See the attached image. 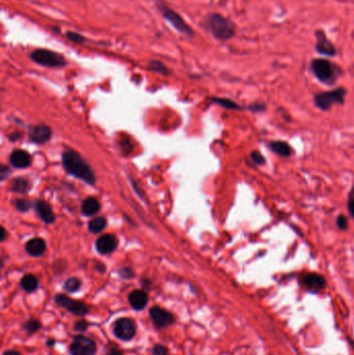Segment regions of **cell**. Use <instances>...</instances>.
<instances>
[{"instance_id":"cell-7","label":"cell","mask_w":354,"mask_h":355,"mask_svg":"<svg viewBox=\"0 0 354 355\" xmlns=\"http://www.w3.org/2000/svg\"><path fill=\"white\" fill-rule=\"evenodd\" d=\"M137 325L135 320L128 318V317H121L116 319L113 322L112 331L116 339L123 342H130L133 340L136 336Z\"/></svg>"},{"instance_id":"cell-32","label":"cell","mask_w":354,"mask_h":355,"mask_svg":"<svg viewBox=\"0 0 354 355\" xmlns=\"http://www.w3.org/2000/svg\"><path fill=\"white\" fill-rule=\"evenodd\" d=\"M337 225H338V227H339L340 230H342V231L346 230L347 227H348V220H347V218H346L344 215H340V216L338 217V219H337Z\"/></svg>"},{"instance_id":"cell-27","label":"cell","mask_w":354,"mask_h":355,"mask_svg":"<svg viewBox=\"0 0 354 355\" xmlns=\"http://www.w3.org/2000/svg\"><path fill=\"white\" fill-rule=\"evenodd\" d=\"M214 102H216L217 104L221 105L223 107H226L228 109H238L240 108L239 105L237 103H235L234 101L232 100H229V99H224V98H214L213 99Z\"/></svg>"},{"instance_id":"cell-38","label":"cell","mask_w":354,"mask_h":355,"mask_svg":"<svg viewBox=\"0 0 354 355\" xmlns=\"http://www.w3.org/2000/svg\"><path fill=\"white\" fill-rule=\"evenodd\" d=\"M55 345H56V341L53 340V339H48V340L46 341V346H47L48 348H53Z\"/></svg>"},{"instance_id":"cell-6","label":"cell","mask_w":354,"mask_h":355,"mask_svg":"<svg viewBox=\"0 0 354 355\" xmlns=\"http://www.w3.org/2000/svg\"><path fill=\"white\" fill-rule=\"evenodd\" d=\"M54 301L58 306L67 309L69 313H71L72 315L76 317L84 318L91 312L90 306H88L86 303L80 300L73 299L67 296L66 294H56L54 296Z\"/></svg>"},{"instance_id":"cell-2","label":"cell","mask_w":354,"mask_h":355,"mask_svg":"<svg viewBox=\"0 0 354 355\" xmlns=\"http://www.w3.org/2000/svg\"><path fill=\"white\" fill-rule=\"evenodd\" d=\"M206 27L218 41H228L236 33L235 24L220 14H210L206 19Z\"/></svg>"},{"instance_id":"cell-18","label":"cell","mask_w":354,"mask_h":355,"mask_svg":"<svg viewBox=\"0 0 354 355\" xmlns=\"http://www.w3.org/2000/svg\"><path fill=\"white\" fill-rule=\"evenodd\" d=\"M25 249L28 252V254L32 257H41L46 250V244L43 239L34 238L26 243Z\"/></svg>"},{"instance_id":"cell-12","label":"cell","mask_w":354,"mask_h":355,"mask_svg":"<svg viewBox=\"0 0 354 355\" xmlns=\"http://www.w3.org/2000/svg\"><path fill=\"white\" fill-rule=\"evenodd\" d=\"M128 301L136 312H141V310L145 309L149 302V295L148 292L144 289H136L132 291L128 296Z\"/></svg>"},{"instance_id":"cell-4","label":"cell","mask_w":354,"mask_h":355,"mask_svg":"<svg viewBox=\"0 0 354 355\" xmlns=\"http://www.w3.org/2000/svg\"><path fill=\"white\" fill-rule=\"evenodd\" d=\"M156 6H157L158 10L160 11V13L162 14L163 18L167 22H169L171 24V26H173L180 33H182V34H184V35H186L188 37H192L194 35L193 29L180 16V14H178L175 11L171 10L170 8H168L166 5H164L161 2H158L156 4Z\"/></svg>"},{"instance_id":"cell-41","label":"cell","mask_w":354,"mask_h":355,"mask_svg":"<svg viewBox=\"0 0 354 355\" xmlns=\"http://www.w3.org/2000/svg\"><path fill=\"white\" fill-rule=\"evenodd\" d=\"M349 200H353L354 201V187L352 188L351 192H350V196H349Z\"/></svg>"},{"instance_id":"cell-42","label":"cell","mask_w":354,"mask_h":355,"mask_svg":"<svg viewBox=\"0 0 354 355\" xmlns=\"http://www.w3.org/2000/svg\"><path fill=\"white\" fill-rule=\"evenodd\" d=\"M350 343H351V346H352V348L354 349V341H350Z\"/></svg>"},{"instance_id":"cell-21","label":"cell","mask_w":354,"mask_h":355,"mask_svg":"<svg viewBox=\"0 0 354 355\" xmlns=\"http://www.w3.org/2000/svg\"><path fill=\"white\" fill-rule=\"evenodd\" d=\"M269 147L279 156L289 157L292 155V148L285 142H272Z\"/></svg>"},{"instance_id":"cell-33","label":"cell","mask_w":354,"mask_h":355,"mask_svg":"<svg viewBox=\"0 0 354 355\" xmlns=\"http://www.w3.org/2000/svg\"><path fill=\"white\" fill-rule=\"evenodd\" d=\"M16 207H17V209H18L19 211H21V212H26V211H28V209L30 208V204H29L28 202H26V201L20 200V201H17Z\"/></svg>"},{"instance_id":"cell-26","label":"cell","mask_w":354,"mask_h":355,"mask_svg":"<svg viewBox=\"0 0 354 355\" xmlns=\"http://www.w3.org/2000/svg\"><path fill=\"white\" fill-rule=\"evenodd\" d=\"M149 68H150L152 71L158 72V73H160V74H162V75H168V74H170L169 69H168L164 64H162V63L159 62V61H152V62L150 63V65H149Z\"/></svg>"},{"instance_id":"cell-15","label":"cell","mask_w":354,"mask_h":355,"mask_svg":"<svg viewBox=\"0 0 354 355\" xmlns=\"http://www.w3.org/2000/svg\"><path fill=\"white\" fill-rule=\"evenodd\" d=\"M96 247L97 250L102 254L110 253L116 247V240L112 235H103L97 240Z\"/></svg>"},{"instance_id":"cell-13","label":"cell","mask_w":354,"mask_h":355,"mask_svg":"<svg viewBox=\"0 0 354 355\" xmlns=\"http://www.w3.org/2000/svg\"><path fill=\"white\" fill-rule=\"evenodd\" d=\"M316 49L317 51L325 56H335L337 54V50L333 44L329 41V38L325 35L323 30L316 31Z\"/></svg>"},{"instance_id":"cell-23","label":"cell","mask_w":354,"mask_h":355,"mask_svg":"<svg viewBox=\"0 0 354 355\" xmlns=\"http://www.w3.org/2000/svg\"><path fill=\"white\" fill-rule=\"evenodd\" d=\"M81 286H82V283L79 279L70 278L65 282L63 288L68 293H75V292H78L80 290Z\"/></svg>"},{"instance_id":"cell-14","label":"cell","mask_w":354,"mask_h":355,"mask_svg":"<svg viewBox=\"0 0 354 355\" xmlns=\"http://www.w3.org/2000/svg\"><path fill=\"white\" fill-rule=\"evenodd\" d=\"M29 137L35 144H44L50 140L51 129L46 125L34 126L29 132Z\"/></svg>"},{"instance_id":"cell-24","label":"cell","mask_w":354,"mask_h":355,"mask_svg":"<svg viewBox=\"0 0 354 355\" xmlns=\"http://www.w3.org/2000/svg\"><path fill=\"white\" fill-rule=\"evenodd\" d=\"M105 226H106V220L103 217H97L90 221V224H88V229H90L92 233L97 234L103 231Z\"/></svg>"},{"instance_id":"cell-37","label":"cell","mask_w":354,"mask_h":355,"mask_svg":"<svg viewBox=\"0 0 354 355\" xmlns=\"http://www.w3.org/2000/svg\"><path fill=\"white\" fill-rule=\"evenodd\" d=\"M3 355H22L19 351L17 350H6Z\"/></svg>"},{"instance_id":"cell-9","label":"cell","mask_w":354,"mask_h":355,"mask_svg":"<svg viewBox=\"0 0 354 355\" xmlns=\"http://www.w3.org/2000/svg\"><path fill=\"white\" fill-rule=\"evenodd\" d=\"M149 316L153 325L158 330H162L171 326L175 321L174 316L169 312V310L159 305H154L150 308Z\"/></svg>"},{"instance_id":"cell-30","label":"cell","mask_w":354,"mask_h":355,"mask_svg":"<svg viewBox=\"0 0 354 355\" xmlns=\"http://www.w3.org/2000/svg\"><path fill=\"white\" fill-rule=\"evenodd\" d=\"M168 348L162 344H155L151 349V355H168Z\"/></svg>"},{"instance_id":"cell-29","label":"cell","mask_w":354,"mask_h":355,"mask_svg":"<svg viewBox=\"0 0 354 355\" xmlns=\"http://www.w3.org/2000/svg\"><path fill=\"white\" fill-rule=\"evenodd\" d=\"M66 36L69 41L76 43V44H82L84 42H86V37L83 36L82 34L78 33V32H74V31H67Z\"/></svg>"},{"instance_id":"cell-39","label":"cell","mask_w":354,"mask_h":355,"mask_svg":"<svg viewBox=\"0 0 354 355\" xmlns=\"http://www.w3.org/2000/svg\"><path fill=\"white\" fill-rule=\"evenodd\" d=\"M97 270H99L101 273H104L106 271V268H105V266L103 264H98L97 265Z\"/></svg>"},{"instance_id":"cell-10","label":"cell","mask_w":354,"mask_h":355,"mask_svg":"<svg viewBox=\"0 0 354 355\" xmlns=\"http://www.w3.org/2000/svg\"><path fill=\"white\" fill-rule=\"evenodd\" d=\"M346 91L344 88H337L331 92L321 93L315 96V104L318 108L322 110H328L336 103L343 104Z\"/></svg>"},{"instance_id":"cell-3","label":"cell","mask_w":354,"mask_h":355,"mask_svg":"<svg viewBox=\"0 0 354 355\" xmlns=\"http://www.w3.org/2000/svg\"><path fill=\"white\" fill-rule=\"evenodd\" d=\"M312 71L318 80L327 84L335 83L341 74L338 66L323 58H317L312 62Z\"/></svg>"},{"instance_id":"cell-34","label":"cell","mask_w":354,"mask_h":355,"mask_svg":"<svg viewBox=\"0 0 354 355\" xmlns=\"http://www.w3.org/2000/svg\"><path fill=\"white\" fill-rule=\"evenodd\" d=\"M251 159L255 164H259V165L265 163V158L259 152H252L251 153Z\"/></svg>"},{"instance_id":"cell-1","label":"cell","mask_w":354,"mask_h":355,"mask_svg":"<svg viewBox=\"0 0 354 355\" xmlns=\"http://www.w3.org/2000/svg\"><path fill=\"white\" fill-rule=\"evenodd\" d=\"M63 165L69 173L79 177L87 184H95V174L91 166L77 152L72 150L66 151L63 154Z\"/></svg>"},{"instance_id":"cell-17","label":"cell","mask_w":354,"mask_h":355,"mask_svg":"<svg viewBox=\"0 0 354 355\" xmlns=\"http://www.w3.org/2000/svg\"><path fill=\"white\" fill-rule=\"evenodd\" d=\"M35 210L37 215L40 216V218L45 221L46 224H52L54 219H55V215L51 209V207L44 201H38L35 204Z\"/></svg>"},{"instance_id":"cell-5","label":"cell","mask_w":354,"mask_h":355,"mask_svg":"<svg viewBox=\"0 0 354 355\" xmlns=\"http://www.w3.org/2000/svg\"><path fill=\"white\" fill-rule=\"evenodd\" d=\"M30 58L34 63L48 68H62L67 65V62L62 54L47 49H36L32 51Z\"/></svg>"},{"instance_id":"cell-35","label":"cell","mask_w":354,"mask_h":355,"mask_svg":"<svg viewBox=\"0 0 354 355\" xmlns=\"http://www.w3.org/2000/svg\"><path fill=\"white\" fill-rule=\"evenodd\" d=\"M107 355H124L123 351L119 347H111L107 351Z\"/></svg>"},{"instance_id":"cell-20","label":"cell","mask_w":354,"mask_h":355,"mask_svg":"<svg viewBox=\"0 0 354 355\" xmlns=\"http://www.w3.org/2000/svg\"><path fill=\"white\" fill-rule=\"evenodd\" d=\"M100 209V204L95 198H88L82 204V213L86 216L96 214Z\"/></svg>"},{"instance_id":"cell-19","label":"cell","mask_w":354,"mask_h":355,"mask_svg":"<svg viewBox=\"0 0 354 355\" xmlns=\"http://www.w3.org/2000/svg\"><path fill=\"white\" fill-rule=\"evenodd\" d=\"M20 286L21 288L27 292V293H33L37 290L38 288V280L36 279L35 275L31 274V273H28V274H25L21 281H20Z\"/></svg>"},{"instance_id":"cell-16","label":"cell","mask_w":354,"mask_h":355,"mask_svg":"<svg viewBox=\"0 0 354 355\" xmlns=\"http://www.w3.org/2000/svg\"><path fill=\"white\" fill-rule=\"evenodd\" d=\"M11 163L17 168H26L31 163L29 154L23 150H15L10 157Z\"/></svg>"},{"instance_id":"cell-36","label":"cell","mask_w":354,"mask_h":355,"mask_svg":"<svg viewBox=\"0 0 354 355\" xmlns=\"http://www.w3.org/2000/svg\"><path fill=\"white\" fill-rule=\"evenodd\" d=\"M348 209H349L350 214H351V215H352V217L354 218V201H353V200H349V203H348Z\"/></svg>"},{"instance_id":"cell-40","label":"cell","mask_w":354,"mask_h":355,"mask_svg":"<svg viewBox=\"0 0 354 355\" xmlns=\"http://www.w3.org/2000/svg\"><path fill=\"white\" fill-rule=\"evenodd\" d=\"M6 237H7V231L5 228H2V240L4 241L6 239Z\"/></svg>"},{"instance_id":"cell-11","label":"cell","mask_w":354,"mask_h":355,"mask_svg":"<svg viewBox=\"0 0 354 355\" xmlns=\"http://www.w3.org/2000/svg\"><path fill=\"white\" fill-rule=\"evenodd\" d=\"M304 288L312 292H320L326 288V280L318 273H305L301 277Z\"/></svg>"},{"instance_id":"cell-25","label":"cell","mask_w":354,"mask_h":355,"mask_svg":"<svg viewBox=\"0 0 354 355\" xmlns=\"http://www.w3.org/2000/svg\"><path fill=\"white\" fill-rule=\"evenodd\" d=\"M29 188V184L25 179H22V177H19V179H16L12 182V189L15 192H19V193H23L26 192Z\"/></svg>"},{"instance_id":"cell-8","label":"cell","mask_w":354,"mask_h":355,"mask_svg":"<svg viewBox=\"0 0 354 355\" xmlns=\"http://www.w3.org/2000/svg\"><path fill=\"white\" fill-rule=\"evenodd\" d=\"M97 350V343L82 333L74 336L69 345V352L71 355H95Z\"/></svg>"},{"instance_id":"cell-28","label":"cell","mask_w":354,"mask_h":355,"mask_svg":"<svg viewBox=\"0 0 354 355\" xmlns=\"http://www.w3.org/2000/svg\"><path fill=\"white\" fill-rule=\"evenodd\" d=\"M88 327H90V322H88L85 319H83V318L77 320L74 323V330L78 331L80 333H84L88 329Z\"/></svg>"},{"instance_id":"cell-31","label":"cell","mask_w":354,"mask_h":355,"mask_svg":"<svg viewBox=\"0 0 354 355\" xmlns=\"http://www.w3.org/2000/svg\"><path fill=\"white\" fill-rule=\"evenodd\" d=\"M119 273H120L121 278H123L125 280H131V279H133L135 277L134 271L132 270V269H130V268H123V269L120 270Z\"/></svg>"},{"instance_id":"cell-22","label":"cell","mask_w":354,"mask_h":355,"mask_svg":"<svg viewBox=\"0 0 354 355\" xmlns=\"http://www.w3.org/2000/svg\"><path fill=\"white\" fill-rule=\"evenodd\" d=\"M22 327L27 334L32 336V334L36 333L42 328V323L40 322V320H37L35 318H30L23 323Z\"/></svg>"}]
</instances>
